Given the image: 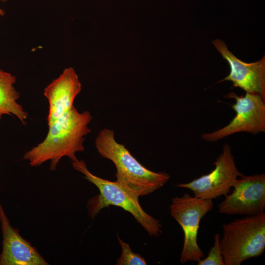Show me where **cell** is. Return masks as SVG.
I'll use <instances>...</instances> for the list:
<instances>
[{"mask_svg": "<svg viewBox=\"0 0 265 265\" xmlns=\"http://www.w3.org/2000/svg\"><path fill=\"white\" fill-rule=\"evenodd\" d=\"M230 194L218 205L219 212L227 214L247 216L264 212L265 174L243 175L238 178Z\"/></svg>", "mask_w": 265, "mask_h": 265, "instance_id": "8", "label": "cell"}, {"mask_svg": "<svg viewBox=\"0 0 265 265\" xmlns=\"http://www.w3.org/2000/svg\"><path fill=\"white\" fill-rule=\"evenodd\" d=\"M122 252L116 261L117 265H146L147 263L139 254L133 252L129 244L117 236Z\"/></svg>", "mask_w": 265, "mask_h": 265, "instance_id": "13", "label": "cell"}, {"mask_svg": "<svg viewBox=\"0 0 265 265\" xmlns=\"http://www.w3.org/2000/svg\"><path fill=\"white\" fill-rule=\"evenodd\" d=\"M5 14V12L0 7V16H3Z\"/></svg>", "mask_w": 265, "mask_h": 265, "instance_id": "15", "label": "cell"}, {"mask_svg": "<svg viewBox=\"0 0 265 265\" xmlns=\"http://www.w3.org/2000/svg\"><path fill=\"white\" fill-rule=\"evenodd\" d=\"M92 116L88 111L80 112L74 106L68 113L48 124L46 137L41 143L26 152L23 159L32 167L50 161V170L54 171L60 159L67 157L78 160L77 152L84 150V137L91 132L88 124Z\"/></svg>", "mask_w": 265, "mask_h": 265, "instance_id": "1", "label": "cell"}, {"mask_svg": "<svg viewBox=\"0 0 265 265\" xmlns=\"http://www.w3.org/2000/svg\"><path fill=\"white\" fill-rule=\"evenodd\" d=\"M0 223L2 235L0 265H48L37 249L13 227L0 202Z\"/></svg>", "mask_w": 265, "mask_h": 265, "instance_id": "10", "label": "cell"}, {"mask_svg": "<svg viewBox=\"0 0 265 265\" xmlns=\"http://www.w3.org/2000/svg\"><path fill=\"white\" fill-rule=\"evenodd\" d=\"M226 97L236 100V103L231 105L236 112L235 116L223 128L203 133L204 140L213 142L237 132H265V101L259 94L246 92L244 96H239L231 92Z\"/></svg>", "mask_w": 265, "mask_h": 265, "instance_id": "6", "label": "cell"}, {"mask_svg": "<svg viewBox=\"0 0 265 265\" xmlns=\"http://www.w3.org/2000/svg\"><path fill=\"white\" fill-rule=\"evenodd\" d=\"M220 235H214V244L209 251L208 256L200 260L198 265H225L220 246Z\"/></svg>", "mask_w": 265, "mask_h": 265, "instance_id": "14", "label": "cell"}, {"mask_svg": "<svg viewBox=\"0 0 265 265\" xmlns=\"http://www.w3.org/2000/svg\"><path fill=\"white\" fill-rule=\"evenodd\" d=\"M95 144L98 153L115 165L116 181L138 197L153 193L170 178L165 172H154L143 166L124 145L116 141L110 129L102 130Z\"/></svg>", "mask_w": 265, "mask_h": 265, "instance_id": "2", "label": "cell"}, {"mask_svg": "<svg viewBox=\"0 0 265 265\" xmlns=\"http://www.w3.org/2000/svg\"><path fill=\"white\" fill-rule=\"evenodd\" d=\"M213 202L211 199H202L185 193L181 197L172 199L170 206L171 216L182 227L184 244L180 262H197L203 258L204 254L198 246L197 236L202 218L212 209Z\"/></svg>", "mask_w": 265, "mask_h": 265, "instance_id": "5", "label": "cell"}, {"mask_svg": "<svg viewBox=\"0 0 265 265\" xmlns=\"http://www.w3.org/2000/svg\"><path fill=\"white\" fill-rule=\"evenodd\" d=\"M212 44L228 63L230 72L219 81H231L233 86L246 92L259 94L265 101V57L255 62L246 63L237 58L222 40L216 39Z\"/></svg>", "mask_w": 265, "mask_h": 265, "instance_id": "9", "label": "cell"}, {"mask_svg": "<svg viewBox=\"0 0 265 265\" xmlns=\"http://www.w3.org/2000/svg\"><path fill=\"white\" fill-rule=\"evenodd\" d=\"M2 2H6L7 0H1Z\"/></svg>", "mask_w": 265, "mask_h": 265, "instance_id": "16", "label": "cell"}, {"mask_svg": "<svg viewBox=\"0 0 265 265\" xmlns=\"http://www.w3.org/2000/svg\"><path fill=\"white\" fill-rule=\"evenodd\" d=\"M213 163L215 167L209 173L176 186L191 190L194 196L202 199L212 200L229 193L237 180L243 174L238 170L228 144H224Z\"/></svg>", "mask_w": 265, "mask_h": 265, "instance_id": "7", "label": "cell"}, {"mask_svg": "<svg viewBox=\"0 0 265 265\" xmlns=\"http://www.w3.org/2000/svg\"><path fill=\"white\" fill-rule=\"evenodd\" d=\"M73 168L83 174V177L98 188L100 193L88 201L89 216L93 218L104 208L110 205L120 207L131 213L150 236L162 233L160 221L146 213L141 207L138 197L132 193L117 181L104 179L91 173L82 160L72 162Z\"/></svg>", "mask_w": 265, "mask_h": 265, "instance_id": "3", "label": "cell"}, {"mask_svg": "<svg viewBox=\"0 0 265 265\" xmlns=\"http://www.w3.org/2000/svg\"><path fill=\"white\" fill-rule=\"evenodd\" d=\"M220 246L225 265H240L261 256L265 249V213L223 224Z\"/></svg>", "mask_w": 265, "mask_h": 265, "instance_id": "4", "label": "cell"}, {"mask_svg": "<svg viewBox=\"0 0 265 265\" xmlns=\"http://www.w3.org/2000/svg\"><path fill=\"white\" fill-rule=\"evenodd\" d=\"M16 82L14 76L0 69V121L4 115H14L26 125L28 113L17 102L20 94L14 86Z\"/></svg>", "mask_w": 265, "mask_h": 265, "instance_id": "12", "label": "cell"}, {"mask_svg": "<svg viewBox=\"0 0 265 265\" xmlns=\"http://www.w3.org/2000/svg\"><path fill=\"white\" fill-rule=\"evenodd\" d=\"M81 90V84L75 70L65 69L44 91L49 103L47 123L50 124L63 116L74 106V102Z\"/></svg>", "mask_w": 265, "mask_h": 265, "instance_id": "11", "label": "cell"}]
</instances>
